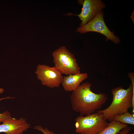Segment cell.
I'll list each match as a JSON object with an SVG mask.
<instances>
[{
	"instance_id": "6da1fadb",
	"label": "cell",
	"mask_w": 134,
	"mask_h": 134,
	"mask_svg": "<svg viewBox=\"0 0 134 134\" xmlns=\"http://www.w3.org/2000/svg\"><path fill=\"white\" fill-rule=\"evenodd\" d=\"M91 87L90 82H84L71 94L70 100L72 108L80 115L86 116L97 112L108 99L104 93L96 94L93 92Z\"/></svg>"
},
{
	"instance_id": "7a4b0ae2",
	"label": "cell",
	"mask_w": 134,
	"mask_h": 134,
	"mask_svg": "<svg viewBox=\"0 0 134 134\" xmlns=\"http://www.w3.org/2000/svg\"><path fill=\"white\" fill-rule=\"evenodd\" d=\"M128 75L132 83L129 87L125 89L119 86L112 89V100L110 104L107 108L97 111L110 122L114 116L123 114L131 108L132 113L134 114V73L129 72Z\"/></svg>"
},
{
	"instance_id": "3957f363",
	"label": "cell",
	"mask_w": 134,
	"mask_h": 134,
	"mask_svg": "<svg viewBox=\"0 0 134 134\" xmlns=\"http://www.w3.org/2000/svg\"><path fill=\"white\" fill-rule=\"evenodd\" d=\"M107 120L97 112L75 119V131L79 134H99L108 125Z\"/></svg>"
},
{
	"instance_id": "277c9868",
	"label": "cell",
	"mask_w": 134,
	"mask_h": 134,
	"mask_svg": "<svg viewBox=\"0 0 134 134\" xmlns=\"http://www.w3.org/2000/svg\"><path fill=\"white\" fill-rule=\"evenodd\" d=\"M55 67L63 74L68 75L81 73L74 56L65 46L60 47L52 53Z\"/></svg>"
},
{
	"instance_id": "5b68a950",
	"label": "cell",
	"mask_w": 134,
	"mask_h": 134,
	"mask_svg": "<svg viewBox=\"0 0 134 134\" xmlns=\"http://www.w3.org/2000/svg\"><path fill=\"white\" fill-rule=\"evenodd\" d=\"M104 15L102 11L99 13L91 20L85 25L78 27L76 31L81 34L90 32L100 33L116 44L120 42L119 37L114 35L106 25L104 20Z\"/></svg>"
},
{
	"instance_id": "8992f818",
	"label": "cell",
	"mask_w": 134,
	"mask_h": 134,
	"mask_svg": "<svg viewBox=\"0 0 134 134\" xmlns=\"http://www.w3.org/2000/svg\"><path fill=\"white\" fill-rule=\"evenodd\" d=\"M35 73L42 85L51 88L59 87L64 77L55 67L45 65H38Z\"/></svg>"
},
{
	"instance_id": "52a82bcc",
	"label": "cell",
	"mask_w": 134,
	"mask_h": 134,
	"mask_svg": "<svg viewBox=\"0 0 134 134\" xmlns=\"http://www.w3.org/2000/svg\"><path fill=\"white\" fill-rule=\"evenodd\" d=\"M82 5L80 14L76 15L81 20L80 26H84L90 21L105 6L100 0H84Z\"/></svg>"
},
{
	"instance_id": "ba28073f",
	"label": "cell",
	"mask_w": 134,
	"mask_h": 134,
	"mask_svg": "<svg viewBox=\"0 0 134 134\" xmlns=\"http://www.w3.org/2000/svg\"><path fill=\"white\" fill-rule=\"evenodd\" d=\"M25 119L14 118L7 120L0 125V133L5 134H22L30 127Z\"/></svg>"
},
{
	"instance_id": "9c48e42d",
	"label": "cell",
	"mask_w": 134,
	"mask_h": 134,
	"mask_svg": "<svg viewBox=\"0 0 134 134\" xmlns=\"http://www.w3.org/2000/svg\"><path fill=\"white\" fill-rule=\"evenodd\" d=\"M88 77L86 73L68 75L63 77L61 84L65 91L72 92L75 90L80 83L87 79Z\"/></svg>"
},
{
	"instance_id": "30bf717a",
	"label": "cell",
	"mask_w": 134,
	"mask_h": 134,
	"mask_svg": "<svg viewBox=\"0 0 134 134\" xmlns=\"http://www.w3.org/2000/svg\"><path fill=\"white\" fill-rule=\"evenodd\" d=\"M128 126L127 124L112 121L99 134H118L121 130Z\"/></svg>"
},
{
	"instance_id": "8fae6325",
	"label": "cell",
	"mask_w": 134,
	"mask_h": 134,
	"mask_svg": "<svg viewBox=\"0 0 134 134\" xmlns=\"http://www.w3.org/2000/svg\"><path fill=\"white\" fill-rule=\"evenodd\" d=\"M112 121L122 124L134 125V114L130 113L128 111L122 115L114 116L112 119Z\"/></svg>"
},
{
	"instance_id": "7c38bea8",
	"label": "cell",
	"mask_w": 134,
	"mask_h": 134,
	"mask_svg": "<svg viewBox=\"0 0 134 134\" xmlns=\"http://www.w3.org/2000/svg\"><path fill=\"white\" fill-rule=\"evenodd\" d=\"M14 97H8L0 98V101L3 100L8 99H12L14 98ZM10 113L8 111H6L4 112L0 113V122H3L6 120L11 118Z\"/></svg>"
},
{
	"instance_id": "4fadbf2b",
	"label": "cell",
	"mask_w": 134,
	"mask_h": 134,
	"mask_svg": "<svg viewBox=\"0 0 134 134\" xmlns=\"http://www.w3.org/2000/svg\"><path fill=\"white\" fill-rule=\"evenodd\" d=\"M34 128L35 129L40 131L43 134H58L56 133H54L47 128H44L40 125L35 126Z\"/></svg>"
},
{
	"instance_id": "5bb4252c",
	"label": "cell",
	"mask_w": 134,
	"mask_h": 134,
	"mask_svg": "<svg viewBox=\"0 0 134 134\" xmlns=\"http://www.w3.org/2000/svg\"><path fill=\"white\" fill-rule=\"evenodd\" d=\"M132 129L131 127L128 126L121 130L118 134H128Z\"/></svg>"
},
{
	"instance_id": "9a60e30c",
	"label": "cell",
	"mask_w": 134,
	"mask_h": 134,
	"mask_svg": "<svg viewBox=\"0 0 134 134\" xmlns=\"http://www.w3.org/2000/svg\"><path fill=\"white\" fill-rule=\"evenodd\" d=\"M4 90L3 88H0V94L4 92Z\"/></svg>"
},
{
	"instance_id": "2e32d148",
	"label": "cell",
	"mask_w": 134,
	"mask_h": 134,
	"mask_svg": "<svg viewBox=\"0 0 134 134\" xmlns=\"http://www.w3.org/2000/svg\"><path fill=\"white\" fill-rule=\"evenodd\" d=\"M134 134V133H131V134Z\"/></svg>"
}]
</instances>
